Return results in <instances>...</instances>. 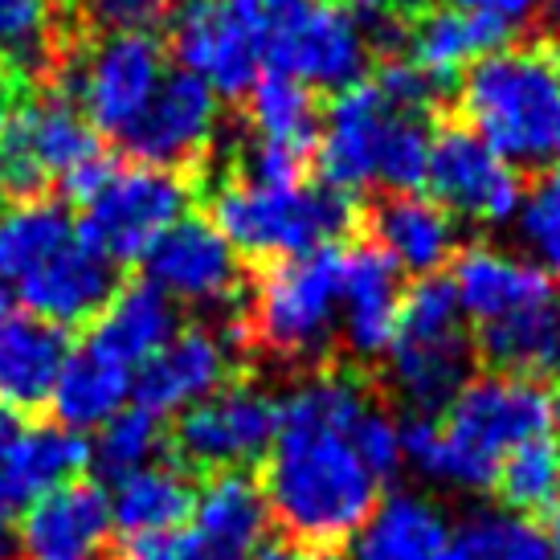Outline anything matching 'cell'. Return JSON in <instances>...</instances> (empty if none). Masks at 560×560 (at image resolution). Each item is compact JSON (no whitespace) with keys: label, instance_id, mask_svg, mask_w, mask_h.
Instances as JSON below:
<instances>
[{"label":"cell","instance_id":"6da1fadb","mask_svg":"<svg viewBox=\"0 0 560 560\" xmlns=\"http://www.w3.org/2000/svg\"><path fill=\"white\" fill-rule=\"evenodd\" d=\"M369 405L357 381L336 373L312 376L279 401L262 495L270 520L307 552H331L352 540L381 503V479L357 446Z\"/></svg>","mask_w":560,"mask_h":560},{"label":"cell","instance_id":"7a4b0ae2","mask_svg":"<svg viewBox=\"0 0 560 560\" xmlns=\"http://www.w3.org/2000/svg\"><path fill=\"white\" fill-rule=\"evenodd\" d=\"M548 430V397L532 381L475 376L438 418H409L401 425V463L421 479L451 482L463 491L495 487L503 458Z\"/></svg>","mask_w":560,"mask_h":560},{"label":"cell","instance_id":"3957f363","mask_svg":"<svg viewBox=\"0 0 560 560\" xmlns=\"http://www.w3.org/2000/svg\"><path fill=\"white\" fill-rule=\"evenodd\" d=\"M463 115L520 168L560 164V42L503 46L463 74Z\"/></svg>","mask_w":560,"mask_h":560},{"label":"cell","instance_id":"277c9868","mask_svg":"<svg viewBox=\"0 0 560 560\" xmlns=\"http://www.w3.org/2000/svg\"><path fill=\"white\" fill-rule=\"evenodd\" d=\"M110 172L98 131L58 91H0V192L33 201L49 185L91 197Z\"/></svg>","mask_w":560,"mask_h":560},{"label":"cell","instance_id":"5b68a950","mask_svg":"<svg viewBox=\"0 0 560 560\" xmlns=\"http://www.w3.org/2000/svg\"><path fill=\"white\" fill-rule=\"evenodd\" d=\"M213 225L237 249V258L287 262L312 249L336 246L352 221L357 205L336 188H258L230 180L213 192Z\"/></svg>","mask_w":560,"mask_h":560},{"label":"cell","instance_id":"8992f818","mask_svg":"<svg viewBox=\"0 0 560 560\" xmlns=\"http://www.w3.org/2000/svg\"><path fill=\"white\" fill-rule=\"evenodd\" d=\"M451 279H421L401 299V327L389 348V381L413 418H434L470 381V340Z\"/></svg>","mask_w":560,"mask_h":560},{"label":"cell","instance_id":"52a82bcc","mask_svg":"<svg viewBox=\"0 0 560 560\" xmlns=\"http://www.w3.org/2000/svg\"><path fill=\"white\" fill-rule=\"evenodd\" d=\"M343 254L336 246L275 262L254 287L249 331L266 352L287 360L315 357L340 331Z\"/></svg>","mask_w":560,"mask_h":560},{"label":"cell","instance_id":"ba28073f","mask_svg":"<svg viewBox=\"0 0 560 560\" xmlns=\"http://www.w3.org/2000/svg\"><path fill=\"white\" fill-rule=\"evenodd\" d=\"M270 13L262 0H185L172 16V54L218 98L249 94L262 79Z\"/></svg>","mask_w":560,"mask_h":560},{"label":"cell","instance_id":"9c48e42d","mask_svg":"<svg viewBox=\"0 0 560 560\" xmlns=\"http://www.w3.org/2000/svg\"><path fill=\"white\" fill-rule=\"evenodd\" d=\"M82 205H86L82 234L115 266L140 262L185 218L188 185L168 168L124 164V168H110Z\"/></svg>","mask_w":560,"mask_h":560},{"label":"cell","instance_id":"30bf717a","mask_svg":"<svg viewBox=\"0 0 560 560\" xmlns=\"http://www.w3.org/2000/svg\"><path fill=\"white\" fill-rule=\"evenodd\" d=\"M164 70V46L152 33H103L74 70V103L98 136H119L136 127L156 98Z\"/></svg>","mask_w":560,"mask_h":560},{"label":"cell","instance_id":"8fae6325","mask_svg":"<svg viewBox=\"0 0 560 560\" xmlns=\"http://www.w3.org/2000/svg\"><path fill=\"white\" fill-rule=\"evenodd\" d=\"M266 62L275 74L303 82L307 91L340 94L364 79L369 37L343 4L315 0L307 9L270 21Z\"/></svg>","mask_w":560,"mask_h":560},{"label":"cell","instance_id":"7c38bea8","mask_svg":"<svg viewBox=\"0 0 560 560\" xmlns=\"http://www.w3.org/2000/svg\"><path fill=\"white\" fill-rule=\"evenodd\" d=\"M279 401L258 385H221L176 421V451L197 470H242L270 454Z\"/></svg>","mask_w":560,"mask_h":560},{"label":"cell","instance_id":"4fadbf2b","mask_svg":"<svg viewBox=\"0 0 560 560\" xmlns=\"http://www.w3.org/2000/svg\"><path fill=\"white\" fill-rule=\"evenodd\" d=\"M425 188H430V201L442 205L451 218H467L479 225H499L515 218L524 205L520 172L463 124L442 127L434 136Z\"/></svg>","mask_w":560,"mask_h":560},{"label":"cell","instance_id":"5bb4252c","mask_svg":"<svg viewBox=\"0 0 560 560\" xmlns=\"http://www.w3.org/2000/svg\"><path fill=\"white\" fill-rule=\"evenodd\" d=\"M401 119V110L389 107L373 82H357L336 94L327 115L319 119V136H315L324 185L343 197L381 188V168H385Z\"/></svg>","mask_w":560,"mask_h":560},{"label":"cell","instance_id":"9a60e30c","mask_svg":"<svg viewBox=\"0 0 560 560\" xmlns=\"http://www.w3.org/2000/svg\"><path fill=\"white\" fill-rule=\"evenodd\" d=\"M140 262L168 303L221 307L242 287V258L209 218H180Z\"/></svg>","mask_w":560,"mask_h":560},{"label":"cell","instance_id":"2e32d148","mask_svg":"<svg viewBox=\"0 0 560 560\" xmlns=\"http://www.w3.org/2000/svg\"><path fill=\"white\" fill-rule=\"evenodd\" d=\"M218 136V94L192 74H168L136 127L124 136L136 164L180 168L192 164Z\"/></svg>","mask_w":560,"mask_h":560},{"label":"cell","instance_id":"e0dca14e","mask_svg":"<svg viewBox=\"0 0 560 560\" xmlns=\"http://www.w3.org/2000/svg\"><path fill=\"white\" fill-rule=\"evenodd\" d=\"M230 340L213 327L176 331L156 357L136 369V401L152 418H180L225 385Z\"/></svg>","mask_w":560,"mask_h":560},{"label":"cell","instance_id":"ac0fdd59","mask_svg":"<svg viewBox=\"0 0 560 560\" xmlns=\"http://www.w3.org/2000/svg\"><path fill=\"white\" fill-rule=\"evenodd\" d=\"M110 295H115V262L82 234V225L79 237H70L46 266H37L13 291V299H21L33 315L58 327L94 319L110 303Z\"/></svg>","mask_w":560,"mask_h":560},{"label":"cell","instance_id":"d6986e66","mask_svg":"<svg viewBox=\"0 0 560 560\" xmlns=\"http://www.w3.org/2000/svg\"><path fill=\"white\" fill-rule=\"evenodd\" d=\"M107 491L91 482H70L33 503L16 528V552L25 560H107Z\"/></svg>","mask_w":560,"mask_h":560},{"label":"cell","instance_id":"ffe728a7","mask_svg":"<svg viewBox=\"0 0 560 560\" xmlns=\"http://www.w3.org/2000/svg\"><path fill=\"white\" fill-rule=\"evenodd\" d=\"M401 270L376 246L343 254L340 282V336L357 360L389 357L401 327Z\"/></svg>","mask_w":560,"mask_h":560},{"label":"cell","instance_id":"44dd1931","mask_svg":"<svg viewBox=\"0 0 560 560\" xmlns=\"http://www.w3.org/2000/svg\"><path fill=\"white\" fill-rule=\"evenodd\" d=\"M86 463L91 446L82 442V434L62 430L58 421H42L30 430L16 425V434L0 446V508L30 512L33 503L70 487Z\"/></svg>","mask_w":560,"mask_h":560},{"label":"cell","instance_id":"7402d4cb","mask_svg":"<svg viewBox=\"0 0 560 560\" xmlns=\"http://www.w3.org/2000/svg\"><path fill=\"white\" fill-rule=\"evenodd\" d=\"M185 528L201 548V560H249L266 545L270 528L262 487L242 470L213 475L192 499Z\"/></svg>","mask_w":560,"mask_h":560},{"label":"cell","instance_id":"603a6c76","mask_svg":"<svg viewBox=\"0 0 560 560\" xmlns=\"http://www.w3.org/2000/svg\"><path fill=\"white\" fill-rule=\"evenodd\" d=\"M70 352V327L33 312L0 315V405L13 413L46 405Z\"/></svg>","mask_w":560,"mask_h":560},{"label":"cell","instance_id":"cb8c5ba5","mask_svg":"<svg viewBox=\"0 0 560 560\" xmlns=\"http://www.w3.org/2000/svg\"><path fill=\"white\" fill-rule=\"evenodd\" d=\"M451 287L458 295L463 315H470L479 327L508 319L520 307H528L536 299H545L548 291H557V282L548 279L536 262L512 258V254L491 246H470L463 254H454Z\"/></svg>","mask_w":560,"mask_h":560},{"label":"cell","instance_id":"d4e9b609","mask_svg":"<svg viewBox=\"0 0 560 560\" xmlns=\"http://www.w3.org/2000/svg\"><path fill=\"white\" fill-rule=\"evenodd\" d=\"M373 237V246L397 270H409V275H421V279H434L458 249L454 218L442 205H434L430 197H418V192L385 197L376 205Z\"/></svg>","mask_w":560,"mask_h":560},{"label":"cell","instance_id":"484cf974","mask_svg":"<svg viewBox=\"0 0 560 560\" xmlns=\"http://www.w3.org/2000/svg\"><path fill=\"white\" fill-rule=\"evenodd\" d=\"M131 393H136V369L91 340L66 357L49 405L62 430L82 434V430H103L110 418H119Z\"/></svg>","mask_w":560,"mask_h":560},{"label":"cell","instance_id":"4316f807","mask_svg":"<svg viewBox=\"0 0 560 560\" xmlns=\"http://www.w3.org/2000/svg\"><path fill=\"white\" fill-rule=\"evenodd\" d=\"M479 352L495 364L499 376L532 385L560 381V287L508 319L479 327Z\"/></svg>","mask_w":560,"mask_h":560},{"label":"cell","instance_id":"83f0119b","mask_svg":"<svg viewBox=\"0 0 560 560\" xmlns=\"http://www.w3.org/2000/svg\"><path fill=\"white\" fill-rule=\"evenodd\" d=\"M446 515L430 499L397 491L381 499L348 545V560H446L451 552Z\"/></svg>","mask_w":560,"mask_h":560},{"label":"cell","instance_id":"f1b7e54d","mask_svg":"<svg viewBox=\"0 0 560 560\" xmlns=\"http://www.w3.org/2000/svg\"><path fill=\"white\" fill-rule=\"evenodd\" d=\"M508 30L491 21V16H475L463 9H430L413 21V30L405 37L409 46V62L418 66L421 74L442 86V82L467 74L470 66L482 62L487 54L503 49Z\"/></svg>","mask_w":560,"mask_h":560},{"label":"cell","instance_id":"f546056e","mask_svg":"<svg viewBox=\"0 0 560 560\" xmlns=\"http://www.w3.org/2000/svg\"><path fill=\"white\" fill-rule=\"evenodd\" d=\"M94 319V343L131 369L148 364L176 336V303H168L152 282H131L115 291Z\"/></svg>","mask_w":560,"mask_h":560},{"label":"cell","instance_id":"4dcf8cb0","mask_svg":"<svg viewBox=\"0 0 560 560\" xmlns=\"http://www.w3.org/2000/svg\"><path fill=\"white\" fill-rule=\"evenodd\" d=\"M192 499H197V491H192L185 470L168 467V463H152V467L110 482V528H119L127 540L180 528V524H188Z\"/></svg>","mask_w":560,"mask_h":560},{"label":"cell","instance_id":"1f68e13d","mask_svg":"<svg viewBox=\"0 0 560 560\" xmlns=\"http://www.w3.org/2000/svg\"><path fill=\"white\" fill-rule=\"evenodd\" d=\"M70 237H79V221L66 213V205L49 197L9 205L0 213V287L16 291Z\"/></svg>","mask_w":560,"mask_h":560},{"label":"cell","instance_id":"d6a6232c","mask_svg":"<svg viewBox=\"0 0 560 560\" xmlns=\"http://www.w3.org/2000/svg\"><path fill=\"white\" fill-rule=\"evenodd\" d=\"M246 115L254 127V140L279 143V148H295L307 152L319 136V107H315V91L303 82L287 79L266 70L262 79L249 86L246 94Z\"/></svg>","mask_w":560,"mask_h":560},{"label":"cell","instance_id":"836d02e7","mask_svg":"<svg viewBox=\"0 0 560 560\" xmlns=\"http://www.w3.org/2000/svg\"><path fill=\"white\" fill-rule=\"evenodd\" d=\"M499 499L512 508V515L548 512L560 499V446L552 438H532L515 446L495 475Z\"/></svg>","mask_w":560,"mask_h":560},{"label":"cell","instance_id":"e575fe53","mask_svg":"<svg viewBox=\"0 0 560 560\" xmlns=\"http://www.w3.org/2000/svg\"><path fill=\"white\" fill-rule=\"evenodd\" d=\"M446 560H552V548L524 515L479 512L451 540Z\"/></svg>","mask_w":560,"mask_h":560},{"label":"cell","instance_id":"d590c367","mask_svg":"<svg viewBox=\"0 0 560 560\" xmlns=\"http://www.w3.org/2000/svg\"><path fill=\"white\" fill-rule=\"evenodd\" d=\"M54 9L58 0H0V62L21 79L42 74L54 58Z\"/></svg>","mask_w":560,"mask_h":560},{"label":"cell","instance_id":"8d00e7d4","mask_svg":"<svg viewBox=\"0 0 560 560\" xmlns=\"http://www.w3.org/2000/svg\"><path fill=\"white\" fill-rule=\"evenodd\" d=\"M160 446H164V430L152 413H143L140 405L136 409H124L119 418H110L91 446V463L110 482L124 479V475H136V470L152 467L156 463Z\"/></svg>","mask_w":560,"mask_h":560},{"label":"cell","instance_id":"74e56055","mask_svg":"<svg viewBox=\"0 0 560 560\" xmlns=\"http://www.w3.org/2000/svg\"><path fill=\"white\" fill-rule=\"evenodd\" d=\"M520 242L528 246L532 262L545 270L548 279H560V164L540 176V185L532 188L520 205Z\"/></svg>","mask_w":560,"mask_h":560},{"label":"cell","instance_id":"f35d334b","mask_svg":"<svg viewBox=\"0 0 560 560\" xmlns=\"http://www.w3.org/2000/svg\"><path fill=\"white\" fill-rule=\"evenodd\" d=\"M373 86L385 94V103L397 107L401 115H418V119H430V110L438 103V82L430 74H421L409 58H389V62L376 70Z\"/></svg>","mask_w":560,"mask_h":560},{"label":"cell","instance_id":"ab89813d","mask_svg":"<svg viewBox=\"0 0 560 560\" xmlns=\"http://www.w3.org/2000/svg\"><path fill=\"white\" fill-rule=\"evenodd\" d=\"M303 168H307V152L262 140H249L246 156H242V180L258 188H299Z\"/></svg>","mask_w":560,"mask_h":560},{"label":"cell","instance_id":"60d3db41","mask_svg":"<svg viewBox=\"0 0 560 560\" xmlns=\"http://www.w3.org/2000/svg\"><path fill=\"white\" fill-rule=\"evenodd\" d=\"M357 446H360V454H364V463L373 467L376 479H389V475H397V470L405 467L401 463V425H397L385 409H376V405H369V413L360 418Z\"/></svg>","mask_w":560,"mask_h":560},{"label":"cell","instance_id":"b9f144b4","mask_svg":"<svg viewBox=\"0 0 560 560\" xmlns=\"http://www.w3.org/2000/svg\"><path fill=\"white\" fill-rule=\"evenodd\" d=\"M86 13L107 33H152L168 13V0H86Z\"/></svg>","mask_w":560,"mask_h":560},{"label":"cell","instance_id":"7bdbcfd3","mask_svg":"<svg viewBox=\"0 0 560 560\" xmlns=\"http://www.w3.org/2000/svg\"><path fill=\"white\" fill-rule=\"evenodd\" d=\"M124 560H201V548L192 540V532L180 524V528L152 532V536L127 540Z\"/></svg>","mask_w":560,"mask_h":560},{"label":"cell","instance_id":"ee69618b","mask_svg":"<svg viewBox=\"0 0 560 560\" xmlns=\"http://www.w3.org/2000/svg\"><path fill=\"white\" fill-rule=\"evenodd\" d=\"M451 9H463V13H475V16H491L503 30H512V25L528 21V16L540 9V0H451Z\"/></svg>","mask_w":560,"mask_h":560},{"label":"cell","instance_id":"f6af8a7d","mask_svg":"<svg viewBox=\"0 0 560 560\" xmlns=\"http://www.w3.org/2000/svg\"><path fill=\"white\" fill-rule=\"evenodd\" d=\"M352 4L373 16H393V13H405V9H418L421 0H352Z\"/></svg>","mask_w":560,"mask_h":560},{"label":"cell","instance_id":"bcb514c9","mask_svg":"<svg viewBox=\"0 0 560 560\" xmlns=\"http://www.w3.org/2000/svg\"><path fill=\"white\" fill-rule=\"evenodd\" d=\"M13 548H16V528H13V520H9V512L0 508V560L13 557Z\"/></svg>","mask_w":560,"mask_h":560},{"label":"cell","instance_id":"7dc6e473","mask_svg":"<svg viewBox=\"0 0 560 560\" xmlns=\"http://www.w3.org/2000/svg\"><path fill=\"white\" fill-rule=\"evenodd\" d=\"M548 548H552V560H560V499L548 508V532H545Z\"/></svg>","mask_w":560,"mask_h":560},{"label":"cell","instance_id":"c3c4849f","mask_svg":"<svg viewBox=\"0 0 560 560\" xmlns=\"http://www.w3.org/2000/svg\"><path fill=\"white\" fill-rule=\"evenodd\" d=\"M315 0H262V9L270 16H287V13H299V9H307Z\"/></svg>","mask_w":560,"mask_h":560},{"label":"cell","instance_id":"681fc988","mask_svg":"<svg viewBox=\"0 0 560 560\" xmlns=\"http://www.w3.org/2000/svg\"><path fill=\"white\" fill-rule=\"evenodd\" d=\"M249 560H303V552H295V548H279V545H262Z\"/></svg>","mask_w":560,"mask_h":560},{"label":"cell","instance_id":"f907efd6","mask_svg":"<svg viewBox=\"0 0 560 560\" xmlns=\"http://www.w3.org/2000/svg\"><path fill=\"white\" fill-rule=\"evenodd\" d=\"M16 434V418H13V409H4V405H0V446H4V442H9V438Z\"/></svg>","mask_w":560,"mask_h":560},{"label":"cell","instance_id":"816d5d0a","mask_svg":"<svg viewBox=\"0 0 560 560\" xmlns=\"http://www.w3.org/2000/svg\"><path fill=\"white\" fill-rule=\"evenodd\" d=\"M540 9H545L548 25H552V30H560V0H540Z\"/></svg>","mask_w":560,"mask_h":560},{"label":"cell","instance_id":"f5cc1de1","mask_svg":"<svg viewBox=\"0 0 560 560\" xmlns=\"http://www.w3.org/2000/svg\"><path fill=\"white\" fill-rule=\"evenodd\" d=\"M548 421L560 425V385H557V393H552V401H548Z\"/></svg>","mask_w":560,"mask_h":560},{"label":"cell","instance_id":"db71d44e","mask_svg":"<svg viewBox=\"0 0 560 560\" xmlns=\"http://www.w3.org/2000/svg\"><path fill=\"white\" fill-rule=\"evenodd\" d=\"M9 312H13V291L0 287V315H9Z\"/></svg>","mask_w":560,"mask_h":560},{"label":"cell","instance_id":"11a10c76","mask_svg":"<svg viewBox=\"0 0 560 560\" xmlns=\"http://www.w3.org/2000/svg\"><path fill=\"white\" fill-rule=\"evenodd\" d=\"M303 560H336L331 552H303Z\"/></svg>","mask_w":560,"mask_h":560}]
</instances>
